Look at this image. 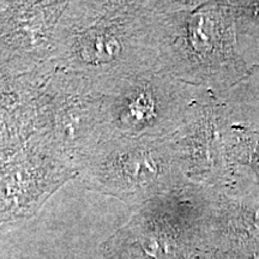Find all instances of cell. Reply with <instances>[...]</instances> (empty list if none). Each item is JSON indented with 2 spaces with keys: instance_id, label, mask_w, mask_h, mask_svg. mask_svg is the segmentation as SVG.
<instances>
[{
  "instance_id": "2",
  "label": "cell",
  "mask_w": 259,
  "mask_h": 259,
  "mask_svg": "<svg viewBox=\"0 0 259 259\" xmlns=\"http://www.w3.org/2000/svg\"><path fill=\"white\" fill-rule=\"evenodd\" d=\"M77 167L88 189L139 208L177 187L183 174L170 137L105 139Z\"/></svg>"
},
{
  "instance_id": "3",
  "label": "cell",
  "mask_w": 259,
  "mask_h": 259,
  "mask_svg": "<svg viewBox=\"0 0 259 259\" xmlns=\"http://www.w3.org/2000/svg\"><path fill=\"white\" fill-rule=\"evenodd\" d=\"M196 87L154 69L102 94L100 142L111 138H167L197 106Z\"/></svg>"
},
{
  "instance_id": "1",
  "label": "cell",
  "mask_w": 259,
  "mask_h": 259,
  "mask_svg": "<svg viewBox=\"0 0 259 259\" xmlns=\"http://www.w3.org/2000/svg\"><path fill=\"white\" fill-rule=\"evenodd\" d=\"M52 56L61 71L83 78L101 95L157 69V3H67L54 29Z\"/></svg>"
}]
</instances>
